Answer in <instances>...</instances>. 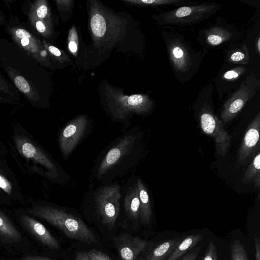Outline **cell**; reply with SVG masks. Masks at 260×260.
Here are the masks:
<instances>
[{
	"label": "cell",
	"mask_w": 260,
	"mask_h": 260,
	"mask_svg": "<svg viewBox=\"0 0 260 260\" xmlns=\"http://www.w3.org/2000/svg\"><path fill=\"white\" fill-rule=\"evenodd\" d=\"M124 1L131 4L150 6L174 5L180 2L179 0H125Z\"/></svg>",
	"instance_id": "83f0119b"
},
{
	"label": "cell",
	"mask_w": 260,
	"mask_h": 260,
	"mask_svg": "<svg viewBox=\"0 0 260 260\" xmlns=\"http://www.w3.org/2000/svg\"><path fill=\"white\" fill-rule=\"evenodd\" d=\"M201 247V246L196 247L187 254H185L180 260H197L200 253Z\"/></svg>",
	"instance_id": "d590c367"
},
{
	"label": "cell",
	"mask_w": 260,
	"mask_h": 260,
	"mask_svg": "<svg viewBox=\"0 0 260 260\" xmlns=\"http://www.w3.org/2000/svg\"><path fill=\"white\" fill-rule=\"evenodd\" d=\"M42 43L47 52L57 60L62 62L67 59L68 56L59 49L48 43L45 41H42Z\"/></svg>",
	"instance_id": "f546056e"
},
{
	"label": "cell",
	"mask_w": 260,
	"mask_h": 260,
	"mask_svg": "<svg viewBox=\"0 0 260 260\" xmlns=\"http://www.w3.org/2000/svg\"><path fill=\"white\" fill-rule=\"evenodd\" d=\"M216 247L213 241H210L205 250L202 260H218Z\"/></svg>",
	"instance_id": "1f68e13d"
},
{
	"label": "cell",
	"mask_w": 260,
	"mask_h": 260,
	"mask_svg": "<svg viewBox=\"0 0 260 260\" xmlns=\"http://www.w3.org/2000/svg\"><path fill=\"white\" fill-rule=\"evenodd\" d=\"M260 154L258 152L248 166L242 178L244 183L253 182L255 187L260 185Z\"/></svg>",
	"instance_id": "603a6c76"
},
{
	"label": "cell",
	"mask_w": 260,
	"mask_h": 260,
	"mask_svg": "<svg viewBox=\"0 0 260 260\" xmlns=\"http://www.w3.org/2000/svg\"><path fill=\"white\" fill-rule=\"evenodd\" d=\"M0 237L13 241L21 239V234L7 215L0 208Z\"/></svg>",
	"instance_id": "7402d4cb"
},
{
	"label": "cell",
	"mask_w": 260,
	"mask_h": 260,
	"mask_svg": "<svg viewBox=\"0 0 260 260\" xmlns=\"http://www.w3.org/2000/svg\"><path fill=\"white\" fill-rule=\"evenodd\" d=\"M219 9L217 4L206 3L180 7L155 17L161 25L184 26L197 24L215 14Z\"/></svg>",
	"instance_id": "3957f363"
},
{
	"label": "cell",
	"mask_w": 260,
	"mask_h": 260,
	"mask_svg": "<svg viewBox=\"0 0 260 260\" xmlns=\"http://www.w3.org/2000/svg\"><path fill=\"white\" fill-rule=\"evenodd\" d=\"M87 118L83 115L72 120L61 131L59 137L60 149L64 156L69 155L75 148L85 132Z\"/></svg>",
	"instance_id": "8fae6325"
},
{
	"label": "cell",
	"mask_w": 260,
	"mask_h": 260,
	"mask_svg": "<svg viewBox=\"0 0 260 260\" xmlns=\"http://www.w3.org/2000/svg\"><path fill=\"white\" fill-rule=\"evenodd\" d=\"M68 41V48L70 51L74 56H76L78 49L79 39L75 27H73L70 29Z\"/></svg>",
	"instance_id": "f1b7e54d"
},
{
	"label": "cell",
	"mask_w": 260,
	"mask_h": 260,
	"mask_svg": "<svg viewBox=\"0 0 260 260\" xmlns=\"http://www.w3.org/2000/svg\"><path fill=\"white\" fill-rule=\"evenodd\" d=\"M231 36V34L225 30L218 28L214 29L207 36V41L210 45L216 46L229 39Z\"/></svg>",
	"instance_id": "484cf974"
},
{
	"label": "cell",
	"mask_w": 260,
	"mask_h": 260,
	"mask_svg": "<svg viewBox=\"0 0 260 260\" xmlns=\"http://www.w3.org/2000/svg\"><path fill=\"white\" fill-rule=\"evenodd\" d=\"M121 260H137L145 249L147 241L126 233L113 238Z\"/></svg>",
	"instance_id": "4fadbf2b"
},
{
	"label": "cell",
	"mask_w": 260,
	"mask_h": 260,
	"mask_svg": "<svg viewBox=\"0 0 260 260\" xmlns=\"http://www.w3.org/2000/svg\"><path fill=\"white\" fill-rule=\"evenodd\" d=\"M12 38L20 48L42 64H50L49 54L41 41L26 29L20 27L10 29Z\"/></svg>",
	"instance_id": "9c48e42d"
},
{
	"label": "cell",
	"mask_w": 260,
	"mask_h": 260,
	"mask_svg": "<svg viewBox=\"0 0 260 260\" xmlns=\"http://www.w3.org/2000/svg\"><path fill=\"white\" fill-rule=\"evenodd\" d=\"M258 85L259 82L253 74L247 77L239 89L224 104L221 114L223 124H225L236 117L254 95Z\"/></svg>",
	"instance_id": "5b68a950"
},
{
	"label": "cell",
	"mask_w": 260,
	"mask_h": 260,
	"mask_svg": "<svg viewBox=\"0 0 260 260\" xmlns=\"http://www.w3.org/2000/svg\"><path fill=\"white\" fill-rule=\"evenodd\" d=\"M75 260H90V259L86 252L79 251L76 254Z\"/></svg>",
	"instance_id": "ab89813d"
},
{
	"label": "cell",
	"mask_w": 260,
	"mask_h": 260,
	"mask_svg": "<svg viewBox=\"0 0 260 260\" xmlns=\"http://www.w3.org/2000/svg\"><path fill=\"white\" fill-rule=\"evenodd\" d=\"M120 187L116 184L101 188L96 196L98 213L104 224L112 228L118 217L120 208Z\"/></svg>",
	"instance_id": "277c9868"
},
{
	"label": "cell",
	"mask_w": 260,
	"mask_h": 260,
	"mask_svg": "<svg viewBox=\"0 0 260 260\" xmlns=\"http://www.w3.org/2000/svg\"><path fill=\"white\" fill-rule=\"evenodd\" d=\"M6 70L16 87L25 95L29 101L34 105L39 102L40 96L38 91L32 86L30 85L28 81L24 77L9 67Z\"/></svg>",
	"instance_id": "e0dca14e"
},
{
	"label": "cell",
	"mask_w": 260,
	"mask_h": 260,
	"mask_svg": "<svg viewBox=\"0 0 260 260\" xmlns=\"http://www.w3.org/2000/svg\"><path fill=\"white\" fill-rule=\"evenodd\" d=\"M86 253L90 260H112L109 255L99 250L91 249Z\"/></svg>",
	"instance_id": "836d02e7"
},
{
	"label": "cell",
	"mask_w": 260,
	"mask_h": 260,
	"mask_svg": "<svg viewBox=\"0 0 260 260\" xmlns=\"http://www.w3.org/2000/svg\"><path fill=\"white\" fill-rule=\"evenodd\" d=\"M136 186L140 202V217L143 223L148 224L150 222L152 213L149 196L147 188L140 178L138 179Z\"/></svg>",
	"instance_id": "ffe728a7"
},
{
	"label": "cell",
	"mask_w": 260,
	"mask_h": 260,
	"mask_svg": "<svg viewBox=\"0 0 260 260\" xmlns=\"http://www.w3.org/2000/svg\"><path fill=\"white\" fill-rule=\"evenodd\" d=\"M260 113L258 112L249 124L239 147L237 165L243 164L259 148Z\"/></svg>",
	"instance_id": "7c38bea8"
},
{
	"label": "cell",
	"mask_w": 260,
	"mask_h": 260,
	"mask_svg": "<svg viewBox=\"0 0 260 260\" xmlns=\"http://www.w3.org/2000/svg\"><path fill=\"white\" fill-rule=\"evenodd\" d=\"M170 59L175 69L179 72L188 71L192 64L191 52L181 41L173 40L168 45Z\"/></svg>",
	"instance_id": "9a60e30c"
},
{
	"label": "cell",
	"mask_w": 260,
	"mask_h": 260,
	"mask_svg": "<svg viewBox=\"0 0 260 260\" xmlns=\"http://www.w3.org/2000/svg\"><path fill=\"white\" fill-rule=\"evenodd\" d=\"M248 53L238 50L234 52L230 56V60L233 62H240L248 59Z\"/></svg>",
	"instance_id": "e575fe53"
},
{
	"label": "cell",
	"mask_w": 260,
	"mask_h": 260,
	"mask_svg": "<svg viewBox=\"0 0 260 260\" xmlns=\"http://www.w3.org/2000/svg\"><path fill=\"white\" fill-rule=\"evenodd\" d=\"M133 142L132 137H125L117 145L109 150L100 164L98 172V177H101L105 174L125 155Z\"/></svg>",
	"instance_id": "2e32d148"
},
{
	"label": "cell",
	"mask_w": 260,
	"mask_h": 260,
	"mask_svg": "<svg viewBox=\"0 0 260 260\" xmlns=\"http://www.w3.org/2000/svg\"><path fill=\"white\" fill-rule=\"evenodd\" d=\"M0 92L6 95L7 98L16 102L19 100V97L16 95V93L12 89L10 85L7 81L0 75Z\"/></svg>",
	"instance_id": "4dcf8cb0"
},
{
	"label": "cell",
	"mask_w": 260,
	"mask_h": 260,
	"mask_svg": "<svg viewBox=\"0 0 260 260\" xmlns=\"http://www.w3.org/2000/svg\"><path fill=\"white\" fill-rule=\"evenodd\" d=\"M22 260H53L45 257L26 255L22 258Z\"/></svg>",
	"instance_id": "60d3db41"
},
{
	"label": "cell",
	"mask_w": 260,
	"mask_h": 260,
	"mask_svg": "<svg viewBox=\"0 0 260 260\" xmlns=\"http://www.w3.org/2000/svg\"><path fill=\"white\" fill-rule=\"evenodd\" d=\"M10 153L25 174L37 175L50 180L58 177V169L52 157L19 123L13 124L9 140Z\"/></svg>",
	"instance_id": "6da1fadb"
},
{
	"label": "cell",
	"mask_w": 260,
	"mask_h": 260,
	"mask_svg": "<svg viewBox=\"0 0 260 260\" xmlns=\"http://www.w3.org/2000/svg\"><path fill=\"white\" fill-rule=\"evenodd\" d=\"M256 45V47L257 48L258 52H259V51H260V39L259 37L257 39Z\"/></svg>",
	"instance_id": "7bdbcfd3"
},
{
	"label": "cell",
	"mask_w": 260,
	"mask_h": 260,
	"mask_svg": "<svg viewBox=\"0 0 260 260\" xmlns=\"http://www.w3.org/2000/svg\"><path fill=\"white\" fill-rule=\"evenodd\" d=\"M28 18L33 27L38 32L45 37L50 35L51 26L38 18L31 6L28 12Z\"/></svg>",
	"instance_id": "cb8c5ba5"
},
{
	"label": "cell",
	"mask_w": 260,
	"mask_h": 260,
	"mask_svg": "<svg viewBox=\"0 0 260 260\" xmlns=\"http://www.w3.org/2000/svg\"><path fill=\"white\" fill-rule=\"evenodd\" d=\"M36 16L48 24L52 25L50 12L46 1L39 0L31 5Z\"/></svg>",
	"instance_id": "d4e9b609"
},
{
	"label": "cell",
	"mask_w": 260,
	"mask_h": 260,
	"mask_svg": "<svg viewBox=\"0 0 260 260\" xmlns=\"http://www.w3.org/2000/svg\"><path fill=\"white\" fill-rule=\"evenodd\" d=\"M203 235L201 234L184 237L166 260H177L189 251L198 243L203 240Z\"/></svg>",
	"instance_id": "d6986e66"
},
{
	"label": "cell",
	"mask_w": 260,
	"mask_h": 260,
	"mask_svg": "<svg viewBox=\"0 0 260 260\" xmlns=\"http://www.w3.org/2000/svg\"><path fill=\"white\" fill-rule=\"evenodd\" d=\"M19 203L25 200L19 180L7 160H0V204Z\"/></svg>",
	"instance_id": "52a82bcc"
},
{
	"label": "cell",
	"mask_w": 260,
	"mask_h": 260,
	"mask_svg": "<svg viewBox=\"0 0 260 260\" xmlns=\"http://www.w3.org/2000/svg\"><path fill=\"white\" fill-rule=\"evenodd\" d=\"M20 219L25 228L42 243L52 249H58L59 244L57 240L41 223L36 220L28 213L23 212Z\"/></svg>",
	"instance_id": "5bb4252c"
},
{
	"label": "cell",
	"mask_w": 260,
	"mask_h": 260,
	"mask_svg": "<svg viewBox=\"0 0 260 260\" xmlns=\"http://www.w3.org/2000/svg\"><path fill=\"white\" fill-rule=\"evenodd\" d=\"M90 26L92 36L96 41L109 40L118 33L116 29L118 27L116 19H112V16L103 9L96 6L91 9Z\"/></svg>",
	"instance_id": "30bf717a"
},
{
	"label": "cell",
	"mask_w": 260,
	"mask_h": 260,
	"mask_svg": "<svg viewBox=\"0 0 260 260\" xmlns=\"http://www.w3.org/2000/svg\"><path fill=\"white\" fill-rule=\"evenodd\" d=\"M27 211L58 229L68 237L88 244L98 242L92 231L81 219L45 202L29 198Z\"/></svg>",
	"instance_id": "7a4b0ae2"
},
{
	"label": "cell",
	"mask_w": 260,
	"mask_h": 260,
	"mask_svg": "<svg viewBox=\"0 0 260 260\" xmlns=\"http://www.w3.org/2000/svg\"><path fill=\"white\" fill-rule=\"evenodd\" d=\"M0 103H5L12 104L16 103V102H13V101L11 100V99H8L7 98H4L2 95H0Z\"/></svg>",
	"instance_id": "b9f144b4"
},
{
	"label": "cell",
	"mask_w": 260,
	"mask_h": 260,
	"mask_svg": "<svg viewBox=\"0 0 260 260\" xmlns=\"http://www.w3.org/2000/svg\"><path fill=\"white\" fill-rule=\"evenodd\" d=\"M254 242L255 249V259L260 260V240L259 237L255 236Z\"/></svg>",
	"instance_id": "8d00e7d4"
},
{
	"label": "cell",
	"mask_w": 260,
	"mask_h": 260,
	"mask_svg": "<svg viewBox=\"0 0 260 260\" xmlns=\"http://www.w3.org/2000/svg\"><path fill=\"white\" fill-rule=\"evenodd\" d=\"M112 93V112L119 118H124L130 113L144 114L150 111L153 105L152 101L146 95Z\"/></svg>",
	"instance_id": "ba28073f"
},
{
	"label": "cell",
	"mask_w": 260,
	"mask_h": 260,
	"mask_svg": "<svg viewBox=\"0 0 260 260\" xmlns=\"http://www.w3.org/2000/svg\"><path fill=\"white\" fill-rule=\"evenodd\" d=\"M182 239L175 238L161 241L149 252L145 260H166Z\"/></svg>",
	"instance_id": "ac0fdd59"
},
{
	"label": "cell",
	"mask_w": 260,
	"mask_h": 260,
	"mask_svg": "<svg viewBox=\"0 0 260 260\" xmlns=\"http://www.w3.org/2000/svg\"><path fill=\"white\" fill-rule=\"evenodd\" d=\"M124 206L128 217L137 221L140 217V202L136 185L127 192L124 199Z\"/></svg>",
	"instance_id": "44dd1931"
},
{
	"label": "cell",
	"mask_w": 260,
	"mask_h": 260,
	"mask_svg": "<svg viewBox=\"0 0 260 260\" xmlns=\"http://www.w3.org/2000/svg\"><path fill=\"white\" fill-rule=\"evenodd\" d=\"M230 250L231 260H249L245 248L239 240L233 241Z\"/></svg>",
	"instance_id": "4316f807"
},
{
	"label": "cell",
	"mask_w": 260,
	"mask_h": 260,
	"mask_svg": "<svg viewBox=\"0 0 260 260\" xmlns=\"http://www.w3.org/2000/svg\"><path fill=\"white\" fill-rule=\"evenodd\" d=\"M222 124L210 110L207 108L202 110L200 114L201 128L205 134L213 139L217 153L225 156L230 145L231 138Z\"/></svg>",
	"instance_id": "8992f818"
},
{
	"label": "cell",
	"mask_w": 260,
	"mask_h": 260,
	"mask_svg": "<svg viewBox=\"0 0 260 260\" xmlns=\"http://www.w3.org/2000/svg\"><path fill=\"white\" fill-rule=\"evenodd\" d=\"M245 71L246 68L244 67H237L226 72L224 74L223 78L229 81L235 80L243 74Z\"/></svg>",
	"instance_id": "d6a6232c"
},
{
	"label": "cell",
	"mask_w": 260,
	"mask_h": 260,
	"mask_svg": "<svg viewBox=\"0 0 260 260\" xmlns=\"http://www.w3.org/2000/svg\"><path fill=\"white\" fill-rule=\"evenodd\" d=\"M8 153V150L6 146L0 139V160L5 158Z\"/></svg>",
	"instance_id": "74e56055"
},
{
	"label": "cell",
	"mask_w": 260,
	"mask_h": 260,
	"mask_svg": "<svg viewBox=\"0 0 260 260\" xmlns=\"http://www.w3.org/2000/svg\"><path fill=\"white\" fill-rule=\"evenodd\" d=\"M57 6L59 8L64 9L68 8L72 3L71 1H56Z\"/></svg>",
	"instance_id": "f35d334b"
}]
</instances>
